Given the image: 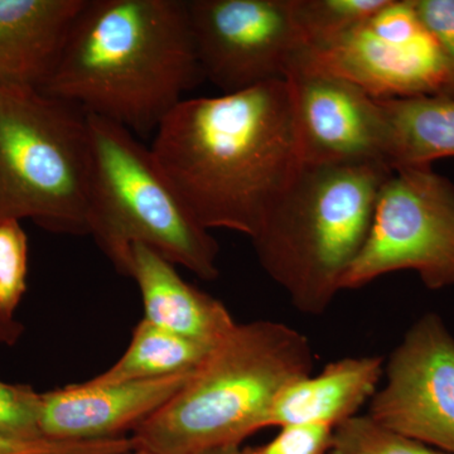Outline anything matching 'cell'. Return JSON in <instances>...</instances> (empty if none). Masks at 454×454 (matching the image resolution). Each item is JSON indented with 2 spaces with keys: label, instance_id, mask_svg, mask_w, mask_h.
Returning a JSON list of instances; mask_svg holds the SVG:
<instances>
[{
  "label": "cell",
  "instance_id": "1",
  "mask_svg": "<svg viewBox=\"0 0 454 454\" xmlns=\"http://www.w3.org/2000/svg\"><path fill=\"white\" fill-rule=\"evenodd\" d=\"M151 149L206 230L252 239L303 164L291 86L280 79L184 98Z\"/></svg>",
  "mask_w": 454,
  "mask_h": 454
},
{
  "label": "cell",
  "instance_id": "2",
  "mask_svg": "<svg viewBox=\"0 0 454 454\" xmlns=\"http://www.w3.org/2000/svg\"><path fill=\"white\" fill-rule=\"evenodd\" d=\"M200 77L188 2L86 0L41 91L146 136Z\"/></svg>",
  "mask_w": 454,
  "mask_h": 454
},
{
  "label": "cell",
  "instance_id": "3",
  "mask_svg": "<svg viewBox=\"0 0 454 454\" xmlns=\"http://www.w3.org/2000/svg\"><path fill=\"white\" fill-rule=\"evenodd\" d=\"M309 339L282 322L236 324L167 404L133 430L134 450L196 454L268 428L278 395L312 373Z\"/></svg>",
  "mask_w": 454,
  "mask_h": 454
},
{
  "label": "cell",
  "instance_id": "4",
  "mask_svg": "<svg viewBox=\"0 0 454 454\" xmlns=\"http://www.w3.org/2000/svg\"><path fill=\"white\" fill-rule=\"evenodd\" d=\"M379 162L301 164L252 241L293 306L322 315L365 244L382 184Z\"/></svg>",
  "mask_w": 454,
  "mask_h": 454
},
{
  "label": "cell",
  "instance_id": "5",
  "mask_svg": "<svg viewBox=\"0 0 454 454\" xmlns=\"http://www.w3.org/2000/svg\"><path fill=\"white\" fill-rule=\"evenodd\" d=\"M88 235L128 277L131 247H151L203 280L219 277L220 247L145 146L115 122L89 115Z\"/></svg>",
  "mask_w": 454,
  "mask_h": 454
},
{
  "label": "cell",
  "instance_id": "6",
  "mask_svg": "<svg viewBox=\"0 0 454 454\" xmlns=\"http://www.w3.org/2000/svg\"><path fill=\"white\" fill-rule=\"evenodd\" d=\"M88 114L41 90L0 86V223L88 235Z\"/></svg>",
  "mask_w": 454,
  "mask_h": 454
},
{
  "label": "cell",
  "instance_id": "7",
  "mask_svg": "<svg viewBox=\"0 0 454 454\" xmlns=\"http://www.w3.org/2000/svg\"><path fill=\"white\" fill-rule=\"evenodd\" d=\"M403 270L415 271L432 291L454 286V184L432 167L390 173L340 291Z\"/></svg>",
  "mask_w": 454,
  "mask_h": 454
},
{
  "label": "cell",
  "instance_id": "8",
  "mask_svg": "<svg viewBox=\"0 0 454 454\" xmlns=\"http://www.w3.org/2000/svg\"><path fill=\"white\" fill-rule=\"evenodd\" d=\"M301 55L376 98H454L450 67L411 0H387L365 25Z\"/></svg>",
  "mask_w": 454,
  "mask_h": 454
},
{
  "label": "cell",
  "instance_id": "9",
  "mask_svg": "<svg viewBox=\"0 0 454 454\" xmlns=\"http://www.w3.org/2000/svg\"><path fill=\"white\" fill-rule=\"evenodd\" d=\"M202 77L223 94L286 77L307 49L293 0L188 2Z\"/></svg>",
  "mask_w": 454,
  "mask_h": 454
},
{
  "label": "cell",
  "instance_id": "10",
  "mask_svg": "<svg viewBox=\"0 0 454 454\" xmlns=\"http://www.w3.org/2000/svg\"><path fill=\"white\" fill-rule=\"evenodd\" d=\"M367 417L384 428L454 454V336L426 313L406 331L384 369Z\"/></svg>",
  "mask_w": 454,
  "mask_h": 454
},
{
  "label": "cell",
  "instance_id": "11",
  "mask_svg": "<svg viewBox=\"0 0 454 454\" xmlns=\"http://www.w3.org/2000/svg\"><path fill=\"white\" fill-rule=\"evenodd\" d=\"M284 79L294 100L303 164L387 166V124L379 98L301 53Z\"/></svg>",
  "mask_w": 454,
  "mask_h": 454
},
{
  "label": "cell",
  "instance_id": "12",
  "mask_svg": "<svg viewBox=\"0 0 454 454\" xmlns=\"http://www.w3.org/2000/svg\"><path fill=\"white\" fill-rule=\"evenodd\" d=\"M195 373L107 385L85 381L41 393L42 435L64 442L121 438L167 404Z\"/></svg>",
  "mask_w": 454,
  "mask_h": 454
},
{
  "label": "cell",
  "instance_id": "13",
  "mask_svg": "<svg viewBox=\"0 0 454 454\" xmlns=\"http://www.w3.org/2000/svg\"><path fill=\"white\" fill-rule=\"evenodd\" d=\"M86 0H0V86L42 90Z\"/></svg>",
  "mask_w": 454,
  "mask_h": 454
},
{
  "label": "cell",
  "instance_id": "14",
  "mask_svg": "<svg viewBox=\"0 0 454 454\" xmlns=\"http://www.w3.org/2000/svg\"><path fill=\"white\" fill-rule=\"evenodd\" d=\"M128 277L138 286L145 319L163 330L216 346L236 325L219 300L188 284L175 264L151 247H131Z\"/></svg>",
  "mask_w": 454,
  "mask_h": 454
},
{
  "label": "cell",
  "instance_id": "15",
  "mask_svg": "<svg viewBox=\"0 0 454 454\" xmlns=\"http://www.w3.org/2000/svg\"><path fill=\"white\" fill-rule=\"evenodd\" d=\"M379 356L343 357L317 375L304 376L278 395L268 427L317 424L337 428L372 399L384 378Z\"/></svg>",
  "mask_w": 454,
  "mask_h": 454
},
{
  "label": "cell",
  "instance_id": "16",
  "mask_svg": "<svg viewBox=\"0 0 454 454\" xmlns=\"http://www.w3.org/2000/svg\"><path fill=\"white\" fill-rule=\"evenodd\" d=\"M387 124V166L432 167L454 157V98H379Z\"/></svg>",
  "mask_w": 454,
  "mask_h": 454
},
{
  "label": "cell",
  "instance_id": "17",
  "mask_svg": "<svg viewBox=\"0 0 454 454\" xmlns=\"http://www.w3.org/2000/svg\"><path fill=\"white\" fill-rule=\"evenodd\" d=\"M216 346L169 333L143 318L134 328L124 355L106 372L88 381L107 385L193 373L205 364Z\"/></svg>",
  "mask_w": 454,
  "mask_h": 454
},
{
  "label": "cell",
  "instance_id": "18",
  "mask_svg": "<svg viewBox=\"0 0 454 454\" xmlns=\"http://www.w3.org/2000/svg\"><path fill=\"white\" fill-rule=\"evenodd\" d=\"M387 0H293L295 20L307 49L324 46L355 31Z\"/></svg>",
  "mask_w": 454,
  "mask_h": 454
},
{
  "label": "cell",
  "instance_id": "19",
  "mask_svg": "<svg viewBox=\"0 0 454 454\" xmlns=\"http://www.w3.org/2000/svg\"><path fill=\"white\" fill-rule=\"evenodd\" d=\"M330 454H450L379 426L367 415L333 430Z\"/></svg>",
  "mask_w": 454,
  "mask_h": 454
},
{
  "label": "cell",
  "instance_id": "20",
  "mask_svg": "<svg viewBox=\"0 0 454 454\" xmlns=\"http://www.w3.org/2000/svg\"><path fill=\"white\" fill-rule=\"evenodd\" d=\"M28 239L20 221L0 223V313L16 318L27 291Z\"/></svg>",
  "mask_w": 454,
  "mask_h": 454
},
{
  "label": "cell",
  "instance_id": "21",
  "mask_svg": "<svg viewBox=\"0 0 454 454\" xmlns=\"http://www.w3.org/2000/svg\"><path fill=\"white\" fill-rule=\"evenodd\" d=\"M41 394L28 385L0 381V437L33 442L43 438L40 424Z\"/></svg>",
  "mask_w": 454,
  "mask_h": 454
},
{
  "label": "cell",
  "instance_id": "22",
  "mask_svg": "<svg viewBox=\"0 0 454 454\" xmlns=\"http://www.w3.org/2000/svg\"><path fill=\"white\" fill-rule=\"evenodd\" d=\"M127 439L106 441L64 442L52 439L22 442L0 437V454H127Z\"/></svg>",
  "mask_w": 454,
  "mask_h": 454
},
{
  "label": "cell",
  "instance_id": "23",
  "mask_svg": "<svg viewBox=\"0 0 454 454\" xmlns=\"http://www.w3.org/2000/svg\"><path fill=\"white\" fill-rule=\"evenodd\" d=\"M333 428L317 424L286 426L256 454H330Z\"/></svg>",
  "mask_w": 454,
  "mask_h": 454
},
{
  "label": "cell",
  "instance_id": "24",
  "mask_svg": "<svg viewBox=\"0 0 454 454\" xmlns=\"http://www.w3.org/2000/svg\"><path fill=\"white\" fill-rule=\"evenodd\" d=\"M427 31L437 42L454 82V0H411Z\"/></svg>",
  "mask_w": 454,
  "mask_h": 454
},
{
  "label": "cell",
  "instance_id": "25",
  "mask_svg": "<svg viewBox=\"0 0 454 454\" xmlns=\"http://www.w3.org/2000/svg\"><path fill=\"white\" fill-rule=\"evenodd\" d=\"M25 327L17 321L0 313V346H12L20 340Z\"/></svg>",
  "mask_w": 454,
  "mask_h": 454
},
{
  "label": "cell",
  "instance_id": "26",
  "mask_svg": "<svg viewBox=\"0 0 454 454\" xmlns=\"http://www.w3.org/2000/svg\"><path fill=\"white\" fill-rule=\"evenodd\" d=\"M196 454H256L255 450L250 448H241V444H231V446H223L211 448V450H202Z\"/></svg>",
  "mask_w": 454,
  "mask_h": 454
},
{
  "label": "cell",
  "instance_id": "27",
  "mask_svg": "<svg viewBox=\"0 0 454 454\" xmlns=\"http://www.w3.org/2000/svg\"><path fill=\"white\" fill-rule=\"evenodd\" d=\"M129 454H148V453L140 452V450H133V452H131Z\"/></svg>",
  "mask_w": 454,
  "mask_h": 454
}]
</instances>
